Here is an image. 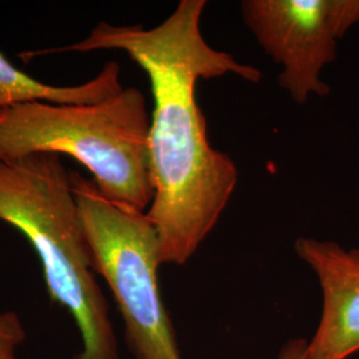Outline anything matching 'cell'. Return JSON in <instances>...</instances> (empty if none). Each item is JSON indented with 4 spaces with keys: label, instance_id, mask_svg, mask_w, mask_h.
I'll use <instances>...</instances> for the list:
<instances>
[{
    "label": "cell",
    "instance_id": "obj_6",
    "mask_svg": "<svg viewBox=\"0 0 359 359\" xmlns=\"http://www.w3.org/2000/svg\"><path fill=\"white\" fill-rule=\"evenodd\" d=\"M295 255L316 274L322 292L317 330L306 359H347L359 351V249L299 237Z\"/></svg>",
    "mask_w": 359,
    "mask_h": 359
},
{
    "label": "cell",
    "instance_id": "obj_5",
    "mask_svg": "<svg viewBox=\"0 0 359 359\" xmlns=\"http://www.w3.org/2000/svg\"><path fill=\"white\" fill-rule=\"evenodd\" d=\"M241 13L259 47L281 65L278 84L294 103L330 93L322 71L358 26L359 0H244Z\"/></svg>",
    "mask_w": 359,
    "mask_h": 359
},
{
    "label": "cell",
    "instance_id": "obj_8",
    "mask_svg": "<svg viewBox=\"0 0 359 359\" xmlns=\"http://www.w3.org/2000/svg\"><path fill=\"white\" fill-rule=\"evenodd\" d=\"M27 332L20 316L13 311L0 313V359H19L18 348L26 341Z\"/></svg>",
    "mask_w": 359,
    "mask_h": 359
},
{
    "label": "cell",
    "instance_id": "obj_3",
    "mask_svg": "<svg viewBox=\"0 0 359 359\" xmlns=\"http://www.w3.org/2000/svg\"><path fill=\"white\" fill-rule=\"evenodd\" d=\"M149 128L145 96L135 87L100 103L23 104L1 111L0 157L69 156L105 198L147 212L154 197Z\"/></svg>",
    "mask_w": 359,
    "mask_h": 359
},
{
    "label": "cell",
    "instance_id": "obj_2",
    "mask_svg": "<svg viewBox=\"0 0 359 359\" xmlns=\"http://www.w3.org/2000/svg\"><path fill=\"white\" fill-rule=\"evenodd\" d=\"M0 221L22 233L36 252L52 302L76 323L75 359H118L109 306L95 277L71 173L62 156L0 157Z\"/></svg>",
    "mask_w": 359,
    "mask_h": 359
},
{
    "label": "cell",
    "instance_id": "obj_9",
    "mask_svg": "<svg viewBox=\"0 0 359 359\" xmlns=\"http://www.w3.org/2000/svg\"><path fill=\"white\" fill-rule=\"evenodd\" d=\"M308 341L305 338L289 339L280 350L277 359H306Z\"/></svg>",
    "mask_w": 359,
    "mask_h": 359
},
{
    "label": "cell",
    "instance_id": "obj_7",
    "mask_svg": "<svg viewBox=\"0 0 359 359\" xmlns=\"http://www.w3.org/2000/svg\"><path fill=\"white\" fill-rule=\"evenodd\" d=\"M120 74V65L108 62L90 81L77 86H52L29 76L0 52V111L31 103H100L124 88Z\"/></svg>",
    "mask_w": 359,
    "mask_h": 359
},
{
    "label": "cell",
    "instance_id": "obj_1",
    "mask_svg": "<svg viewBox=\"0 0 359 359\" xmlns=\"http://www.w3.org/2000/svg\"><path fill=\"white\" fill-rule=\"evenodd\" d=\"M205 7V0H181L154 28L102 22L75 44L20 53L27 63L52 53L115 50L147 74L154 96L148 145L154 191L147 216L158 236L161 264L169 265H185L192 258L238 182L234 161L208 140L197 83L225 75L259 83L262 77L256 67L208 44L200 28Z\"/></svg>",
    "mask_w": 359,
    "mask_h": 359
},
{
    "label": "cell",
    "instance_id": "obj_10",
    "mask_svg": "<svg viewBox=\"0 0 359 359\" xmlns=\"http://www.w3.org/2000/svg\"><path fill=\"white\" fill-rule=\"evenodd\" d=\"M0 118H1V111H0Z\"/></svg>",
    "mask_w": 359,
    "mask_h": 359
},
{
    "label": "cell",
    "instance_id": "obj_4",
    "mask_svg": "<svg viewBox=\"0 0 359 359\" xmlns=\"http://www.w3.org/2000/svg\"><path fill=\"white\" fill-rule=\"evenodd\" d=\"M95 273L108 283L135 359H185L158 287V236L133 206L105 198L90 179L71 173Z\"/></svg>",
    "mask_w": 359,
    "mask_h": 359
}]
</instances>
